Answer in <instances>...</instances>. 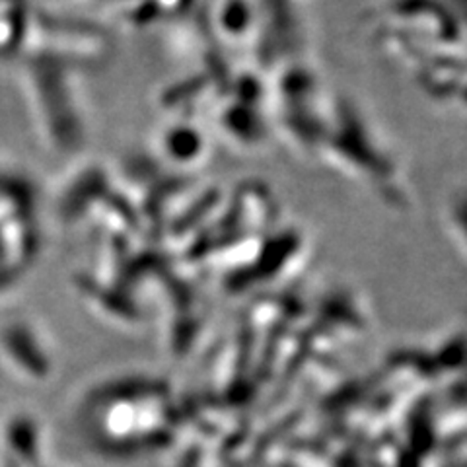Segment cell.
<instances>
[{"instance_id": "6da1fadb", "label": "cell", "mask_w": 467, "mask_h": 467, "mask_svg": "<svg viewBox=\"0 0 467 467\" xmlns=\"http://www.w3.org/2000/svg\"><path fill=\"white\" fill-rule=\"evenodd\" d=\"M326 139L319 152H326L350 178L370 185L372 192L376 189L379 197L396 201L393 204L400 207L407 201L398 160L376 127L355 106L345 101L335 104Z\"/></svg>"}, {"instance_id": "7a4b0ae2", "label": "cell", "mask_w": 467, "mask_h": 467, "mask_svg": "<svg viewBox=\"0 0 467 467\" xmlns=\"http://www.w3.org/2000/svg\"><path fill=\"white\" fill-rule=\"evenodd\" d=\"M257 14L252 0H223L216 12L218 32L234 41L247 39L257 27Z\"/></svg>"}, {"instance_id": "3957f363", "label": "cell", "mask_w": 467, "mask_h": 467, "mask_svg": "<svg viewBox=\"0 0 467 467\" xmlns=\"http://www.w3.org/2000/svg\"><path fill=\"white\" fill-rule=\"evenodd\" d=\"M442 224L448 238L467 261V185L451 189L442 204Z\"/></svg>"}]
</instances>
